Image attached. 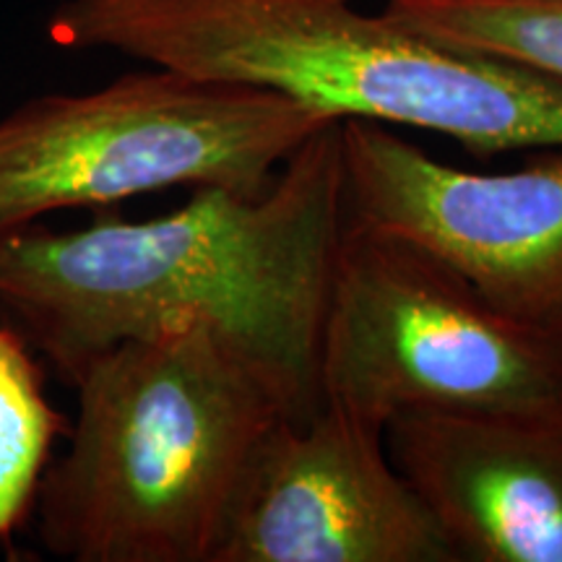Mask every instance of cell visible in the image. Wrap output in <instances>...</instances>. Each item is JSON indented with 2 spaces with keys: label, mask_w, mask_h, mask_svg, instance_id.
Returning <instances> with one entry per match:
<instances>
[{
  "label": "cell",
  "mask_w": 562,
  "mask_h": 562,
  "mask_svg": "<svg viewBox=\"0 0 562 562\" xmlns=\"http://www.w3.org/2000/svg\"><path fill=\"white\" fill-rule=\"evenodd\" d=\"M347 214L409 237L495 311L562 339V146L508 172H469L393 125L341 121Z\"/></svg>",
  "instance_id": "8992f818"
},
{
  "label": "cell",
  "mask_w": 562,
  "mask_h": 562,
  "mask_svg": "<svg viewBox=\"0 0 562 562\" xmlns=\"http://www.w3.org/2000/svg\"><path fill=\"white\" fill-rule=\"evenodd\" d=\"M214 562H459L385 427L323 404L279 419L229 513Z\"/></svg>",
  "instance_id": "52a82bcc"
},
{
  "label": "cell",
  "mask_w": 562,
  "mask_h": 562,
  "mask_svg": "<svg viewBox=\"0 0 562 562\" xmlns=\"http://www.w3.org/2000/svg\"><path fill=\"white\" fill-rule=\"evenodd\" d=\"M47 37L273 91L331 121L440 133L480 159L562 146L560 79L459 50L357 0H60Z\"/></svg>",
  "instance_id": "7a4b0ae2"
},
{
  "label": "cell",
  "mask_w": 562,
  "mask_h": 562,
  "mask_svg": "<svg viewBox=\"0 0 562 562\" xmlns=\"http://www.w3.org/2000/svg\"><path fill=\"white\" fill-rule=\"evenodd\" d=\"M68 427L47 398L30 341L0 321V542H9L34 510L55 440Z\"/></svg>",
  "instance_id": "9c48e42d"
},
{
  "label": "cell",
  "mask_w": 562,
  "mask_h": 562,
  "mask_svg": "<svg viewBox=\"0 0 562 562\" xmlns=\"http://www.w3.org/2000/svg\"><path fill=\"white\" fill-rule=\"evenodd\" d=\"M385 446L459 562H562V404L406 412Z\"/></svg>",
  "instance_id": "ba28073f"
},
{
  "label": "cell",
  "mask_w": 562,
  "mask_h": 562,
  "mask_svg": "<svg viewBox=\"0 0 562 562\" xmlns=\"http://www.w3.org/2000/svg\"><path fill=\"white\" fill-rule=\"evenodd\" d=\"M321 406L406 412L562 404V339L510 321L446 261L347 214L318 347Z\"/></svg>",
  "instance_id": "5b68a950"
},
{
  "label": "cell",
  "mask_w": 562,
  "mask_h": 562,
  "mask_svg": "<svg viewBox=\"0 0 562 562\" xmlns=\"http://www.w3.org/2000/svg\"><path fill=\"white\" fill-rule=\"evenodd\" d=\"M70 389L68 451L34 501L42 544L70 562H214L258 446L294 419L277 383L203 318L121 341Z\"/></svg>",
  "instance_id": "3957f363"
},
{
  "label": "cell",
  "mask_w": 562,
  "mask_h": 562,
  "mask_svg": "<svg viewBox=\"0 0 562 562\" xmlns=\"http://www.w3.org/2000/svg\"><path fill=\"white\" fill-rule=\"evenodd\" d=\"M414 32L562 81V0H385Z\"/></svg>",
  "instance_id": "30bf717a"
},
{
  "label": "cell",
  "mask_w": 562,
  "mask_h": 562,
  "mask_svg": "<svg viewBox=\"0 0 562 562\" xmlns=\"http://www.w3.org/2000/svg\"><path fill=\"white\" fill-rule=\"evenodd\" d=\"M344 222L341 121H331L258 195L195 188L186 206L146 222L30 224L0 237V321L74 385L121 341L203 318L305 422L321 409V328Z\"/></svg>",
  "instance_id": "6da1fadb"
},
{
  "label": "cell",
  "mask_w": 562,
  "mask_h": 562,
  "mask_svg": "<svg viewBox=\"0 0 562 562\" xmlns=\"http://www.w3.org/2000/svg\"><path fill=\"white\" fill-rule=\"evenodd\" d=\"M326 123L273 91L154 66L83 94L34 97L0 121V237L165 188L258 195Z\"/></svg>",
  "instance_id": "277c9868"
}]
</instances>
